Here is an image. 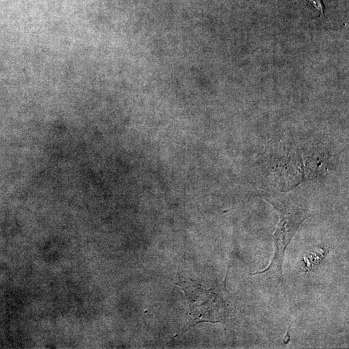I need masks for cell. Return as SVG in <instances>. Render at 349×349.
Returning a JSON list of instances; mask_svg holds the SVG:
<instances>
[{
  "label": "cell",
  "mask_w": 349,
  "mask_h": 349,
  "mask_svg": "<svg viewBox=\"0 0 349 349\" xmlns=\"http://www.w3.org/2000/svg\"><path fill=\"white\" fill-rule=\"evenodd\" d=\"M177 285L182 287L188 297L193 325L203 321L218 322V318L214 316L220 305L217 301L218 299L216 294L211 291H205L199 287V295H198L197 284L191 281L183 280L181 277H179Z\"/></svg>",
  "instance_id": "obj_2"
},
{
  "label": "cell",
  "mask_w": 349,
  "mask_h": 349,
  "mask_svg": "<svg viewBox=\"0 0 349 349\" xmlns=\"http://www.w3.org/2000/svg\"><path fill=\"white\" fill-rule=\"evenodd\" d=\"M280 214V222L274 235L275 252L274 256L267 269L255 272L252 275L262 274L273 269L282 274V264L285 250L290 244L291 239L298 230L302 222L306 219V213L295 206L289 205L279 201L270 202Z\"/></svg>",
  "instance_id": "obj_1"
},
{
  "label": "cell",
  "mask_w": 349,
  "mask_h": 349,
  "mask_svg": "<svg viewBox=\"0 0 349 349\" xmlns=\"http://www.w3.org/2000/svg\"><path fill=\"white\" fill-rule=\"evenodd\" d=\"M307 1L310 6L318 11L321 16H325L324 11H323L324 5H323V0H307Z\"/></svg>",
  "instance_id": "obj_3"
}]
</instances>
